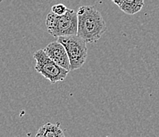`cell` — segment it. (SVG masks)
I'll list each match as a JSON object with an SVG mask.
<instances>
[{"label": "cell", "mask_w": 159, "mask_h": 137, "mask_svg": "<svg viewBox=\"0 0 159 137\" xmlns=\"http://www.w3.org/2000/svg\"><path fill=\"white\" fill-rule=\"evenodd\" d=\"M44 51L49 58L52 60L58 65L70 71V60L64 46L59 41L49 43L44 48Z\"/></svg>", "instance_id": "5b68a950"}, {"label": "cell", "mask_w": 159, "mask_h": 137, "mask_svg": "<svg viewBox=\"0 0 159 137\" xmlns=\"http://www.w3.org/2000/svg\"><path fill=\"white\" fill-rule=\"evenodd\" d=\"M37 137H64L65 135L63 130L60 128V124L56 125L52 123H47L39 128L36 134Z\"/></svg>", "instance_id": "8992f818"}, {"label": "cell", "mask_w": 159, "mask_h": 137, "mask_svg": "<svg viewBox=\"0 0 159 137\" xmlns=\"http://www.w3.org/2000/svg\"><path fill=\"white\" fill-rule=\"evenodd\" d=\"M77 17V35L86 43H96L106 32L105 21L94 6L79 7Z\"/></svg>", "instance_id": "6da1fadb"}, {"label": "cell", "mask_w": 159, "mask_h": 137, "mask_svg": "<svg viewBox=\"0 0 159 137\" xmlns=\"http://www.w3.org/2000/svg\"><path fill=\"white\" fill-rule=\"evenodd\" d=\"M111 1H112V2H114L116 6H118V7H119L121 4V2H123V0H111Z\"/></svg>", "instance_id": "9c48e42d"}, {"label": "cell", "mask_w": 159, "mask_h": 137, "mask_svg": "<svg viewBox=\"0 0 159 137\" xmlns=\"http://www.w3.org/2000/svg\"><path fill=\"white\" fill-rule=\"evenodd\" d=\"M2 2V0H0V2Z\"/></svg>", "instance_id": "30bf717a"}, {"label": "cell", "mask_w": 159, "mask_h": 137, "mask_svg": "<svg viewBox=\"0 0 159 137\" xmlns=\"http://www.w3.org/2000/svg\"><path fill=\"white\" fill-rule=\"evenodd\" d=\"M33 58L36 61L35 70L52 84L63 81L68 75L69 71L49 58L44 49L36 51L33 53Z\"/></svg>", "instance_id": "3957f363"}, {"label": "cell", "mask_w": 159, "mask_h": 137, "mask_svg": "<svg viewBox=\"0 0 159 137\" xmlns=\"http://www.w3.org/2000/svg\"><path fill=\"white\" fill-rule=\"evenodd\" d=\"M67 7L63 3H58L55 4L52 7V12L54 13L55 14H57V15H63L67 11Z\"/></svg>", "instance_id": "ba28073f"}, {"label": "cell", "mask_w": 159, "mask_h": 137, "mask_svg": "<svg viewBox=\"0 0 159 137\" xmlns=\"http://www.w3.org/2000/svg\"><path fill=\"white\" fill-rule=\"evenodd\" d=\"M46 26L48 34L55 37L77 35V12L72 9H67L63 15L49 13L46 18Z\"/></svg>", "instance_id": "7a4b0ae2"}, {"label": "cell", "mask_w": 159, "mask_h": 137, "mask_svg": "<svg viewBox=\"0 0 159 137\" xmlns=\"http://www.w3.org/2000/svg\"><path fill=\"white\" fill-rule=\"evenodd\" d=\"M144 6V0H123L120 9L128 15H134L142 10Z\"/></svg>", "instance_id": "52a82bcc"}, {"label": "cell", "mask_w": 159, "mask_h": 137, "mask_svg": "<svg viewBox=\"0 0 159 137\" xmlns=\"http://www.w3.org/2000/svg\"><path fill=\"white\" fill-rule=\"evenodd\" d=\"M57 41L64 46L70 60V71L81 68L87 58L86 41L78 35L59 37Z\"/></svg>", "instance_id": "277c9868"}]
</instances>
